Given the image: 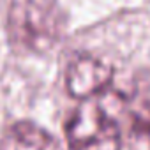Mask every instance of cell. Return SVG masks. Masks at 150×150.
Listing matches in <instances>:
<instances>
[{"label": "cell", "instance_id": "obj_1", "mask_svg": "<svg viewBox=\"0 0 150 150\" xmlns=\"http://www.w3.org/2000/svg\"><path fill=\"white\" fill-rule=\"evenodd\" d=\"M7 25L14 44L30 51H48L62 37L65 18L53 0H14Z\"/></svg>", "mask_w": 150, "mask_h": 150}, {"label": "cell", "instance_id": "obj_2", "mask_svg": "<svg viewBox=\"0 0 150 150\" xmlns=\"http://www.w3.org/2000/svg\"><path fill=\"white\" fill-rule=\"evenodd\" d=\"M65 136L69 150H120L122 132L99 101L85 99L67 122Z\"/></svg>", "mask_w": 150, "mask_h": 150}, {"label": "cell", "instance_id": "obj_5", "mask_svg": "<svg viewBox=\"0 0 150 150\" xmlns=\"http://www.w3.org/2000/svg\"><path fill=\"white\" fill-rule=\"evenodd\" d=\"M131 150H150V96L131 110Z\"/></svg>", "mask_w": 150, "mask_h": 150}, {"label": "cell", "instance_id": "obj_4", "mask_svg": "<svg viewBox=\"0 0 150 150\" xmlns=\"http://www.w3.org/2000/svg\"><path fill=\"white\" fill-rule=\"evenodd\" d=\"M0 150H58V145L44 129L30 122H18L4 132Z\"/></svg>", "mask_w": 150, "mask_h": 150}, {"label": "cell", "instance_id": "obj_3", "mask_svg": "<svg viewBox=\"0 0 150 150\" xmlns=\"http://www.w3.org/2000/svg\"><path fill=\"white\" fill-rule=\"evenodd\" d=\"M111 78H113V69L108 64H104L96 57L83 55L69 65L65 85L72 97L88 99L96 97L104 88H108Z\"/></svg>", "mask_w": 150, "mask_h": 150}]
</instances>
